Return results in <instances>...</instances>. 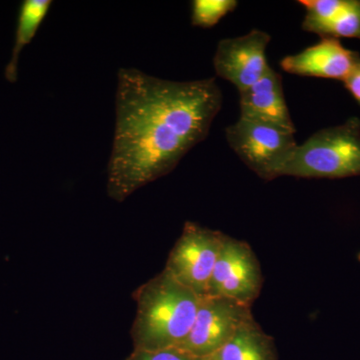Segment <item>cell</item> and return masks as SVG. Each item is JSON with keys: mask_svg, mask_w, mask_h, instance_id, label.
Listing matches in <instances>:
<instances>
[{"mask_svg": "<svg viewBox=\"0 0 360 360\" xmlns=\"http://www.w3.org/2000/svg\"><path fill=\"white\" fill-rule=\"evenodd\" d=\"M224 103L215 78L172 82L120 68L106 191L122 202L165 176L210 134Z\"/></svg>", "mask_w": 360, "mask_h": 360, "instance_id": "obj_1", "label": "cell"}, {"mask_svg": "<svg viewBox=\"0 0 360 360\" xmlns=\"http://www.w3.org/2000/svg\"><path fill=\"white\" fill-rule=\"evenodd\" d=\"M134 349L179 347L193 328L201 297L163 269L134 292Z\"/></svg>", "mask_w": 360, "mask_h": 360, "instance_id": "obj_2", "label": "cell"}, {"mask_svg": "<svg viewBox=\"0 0 360 360\" xmlns=\"http://www.w3.org/2000/svg\"><path fill=\"white\" fill-rule=\"evenodd\" d=\"M360 175V120L319 130L298 144L279 172L281 176L347 179Z\"/></svg>", "mask_w": 360, "mask_h": 360, "instance_id": "obj_3", "label": "cell"}, {"mask_svg": "<svg viewBox=\"0 0 360 360\" xmlns=\"http://www.w3.org/2000/svg\"><path fill=\"white\" fill-rule=\"evenodd\" d=\"M295 132L257 120L239 117L225 129V137L239 160L260 179L274 180L293 155Z\"/></svg>", "mask_w": 360, "mask_h": 360, "instance_id": "obj_4", "label": "cell"}, {"mask_svg": "<svg viewBox=\"0 0 360 360\" xmlns=\"http://www.w3.org/2000/svg\"><path fill=\"white\" fill-rule=\"evenodd\" d=\"M225 234L186 222L170 251L165 271L175 281L205 297Z\"/></svg>", "mask_w": 360, "mask_h": 360, "instance_id": "obj_5", "label": "cell"}, {"mask_svg": "<svg viewBox=\"0 0 360 360\" xmlns=\"http://www.w3.org/2000/svg\"><path fill=\"white\" fill-rule=\"evenodd\" d=\"M262 285V266L251 246L224 236L205 296L229 298L251 307Z\"/></svg>", "mask_w": 360, "mask_h": 360, "instance_id": "obj_6", "label": "cell"}, {"mask_svg": "<svg viewBox=\"0 0 360 360\" xmlns=\"http://www.w3.org/2000/svg\"><path fill=\"white\" fill-rule=\"evenodd\" d=\"M252 316L250 305L225 297H201L193 328L179 348L198 359H207Z\"/></svg>", "mask_w": 360, "mask_h": 360, "instance_id": "obj_7", "label": "cell"}, {"mask_svg": "<svg viewBox=\"0 0 360 360\" xmlns=\"http://www.w3.org/2000/svg\"><path fill=\"white\" fill-rule=\"evenodd\" d=\"M270 40V34L259 30L220 40L213 56L217 77L231 82L238 92L250 89L270 68L266 58Z\"/></svg>", "mask_w": 360, "mask_h": 360, "instance_id": "obj_8", "label": "cell"}, {"mask_svg": "<svg viewBox=\"0 0 360 360\" xmlns=\"http://www.w3.org/2000/svg\"><path fill=\"white\" fill-rule=\"evenodd\" d=\"M360 61V54L341 44L340 39L321 37L317 44L281 59V68L298 77L345 82Z\"/></svg>", "mask_w": 360, "mask_h": 360, "instance_id": "obj_9", "label": "cell"}, {"mask_svg": "<svg viewBox=\"0 0 360 360\" xmlns=\"http://www.w3.org/2000/svg\"><path fill=\"white\" fill-rule=\"evenodd\" d=\"M239 117L269 123L296 132L284 97L283 77L271 66L250 89L239 92Z\"/></svg>", "mask_w": 360, "mask_h": 360, "instance_id": "obj_10", "label": "cell"}, {"mask_svg": "<svg viewBox=\"0 0 360 360\" xmlns=\"http://www.w3.org/2000/svg\"><path fill=\"white\" fill-rule=\"evenodd\" d=\"M205 360H278L274 338L255 317L243 322L224 347Z\"/></svg>", "mask_w": 360, "mask_h": 360, "instance_id": "obj_11", "label": "cell"}, {"mask_svg": "<svg viewBox=\"0 0 360 360\" xmlns=\"http://www.w3.org/2000/svg\"><path fill=\"white\" fill-rule=\"evenodd\" d=\"M51 0H23L18 7L11 58L4 70V77L11 84L18 82V63L21 52L25 46L32 44L51 11Z\"/></svg>", "mask_w": 360, "mask_h": 360, "instance_id": "obj_12", "label": "cell"}, {"mask_svg": "<svg viewBox=\"0 0 360 360\" xmlns=\"http://www.w3.org/2000/svg\"><path fill=\"white\" fill-rule=\"evenodd\" d=\"M352 0H302L304 8L302 30L319 34V32L347 8Z\"/></svg>", "mask_w": 360, "mask_h": 360, "instance_id": "obj_13", "label": "cell"}, {"mask_svg": "<svg viewBox=\"0 0 360 360\" xmlns=\"http://www.w3.org/2000/svg\"><path fill=\"white\" fill-rule=\"evenodd\" d=\"M238 6L236 0H193L191 25L196 27L212 28Z\"/></svg>", "mask_w": 360, "mask_h": 360, "instance_id": "obj_14", "label": "cell"}, {"mask_svg": "<svg viewBox=\"0 0 360 360\" xmlns=\"http://www.w3.org/2000/svg\"><path fill=\"white\" fill-rule=\"evenodd\" d=\"M317 35L336 39H360V0H352L347 8L324 26Z\"/></svg>", "mask_w": 360, "mask_h": 360, "instance_id": "obj_15", "label": "cell"}, {"mask_svg": "<svg viewBox=\"0 0 360 360\" xmlns=\"http://www.w3.org/2000/svg\"><path fill=\"white\" fill-rule=\"evenodd\" d=\"M125 360H205L193 356L179 347L158 350L134 349Z\"/></svg>", "mask_w": 360, "mask_h": 360, "instance_id": "obj_16", "label": "cell"}, {"mask_svg": "<svg viewBox=\"0 0 360 360\" xmlns=\"http://www.w3.org/2000/svg\"><path fill=\"white\" fill-rule=\"evenodd\" d=\"M343 84H345V89L360 105V61L355 66L352 72L348 75L347 79L343 82Z\"/></svg>", "mask_w": 360, "mask_h": 360, "instance_id": "obj_17", "label": "cell"}, {"mask_svg": "<svg viewBox=\"0 0 360 360\" xmlns=\"http://www.w3.org/2000/svg\"><path fill=\"white\" fill-rule=\"evenodd\" d=\"M357 259H359V262H360V251L357 253Z\"/></svg>", "mask_w": 360, "mask_h": 360, "instance_id": "obj_18", "label": "cell"}]
</instances>
